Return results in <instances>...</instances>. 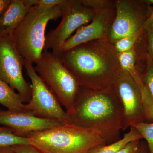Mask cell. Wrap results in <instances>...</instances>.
I'll use <instances>...</instances> for the list:
<instances>
[{
    "label": "cell",
    "mask_w": 153,
    "mask_h": 153,
    "mask_svg": "<svg viewBox=\"0 0 153 153\" xmlns=\"http://www.w3.org/2000/svg\"><path fill=\"white\" fill-rule=\"evenodd\" d=\"M34 66L37 74L54 93L68 115L74 110L79 86L59 57L44 50Z\"/></svg>",
    "instance_id": "5b68a950"
},
{
    "label": "cell",
    "mask_w": 153,
    "mask_h": 153,
    "mask_svg": "<svg viewBox=\"0 0 153 153\" xmlns=\"http://www.w3.org/2000/svg\"><path fill=\"white\" fill-rule=\"evenodd\" d=\"M30 8L25 5L24 0H11L8 7L0 15V36H10Z\"/></svg>",
    "instance_id": "5bb4252c"
},
{
    "label": "cell",
    "mask_w": 153,
    "mask_h": 153,
    "mask_svg": "<svg viewBox=\"0 0 153 153\" xmlns=\"http://www.w3.org/2000/svg\"><path fill=\"white\" fill-rule=\"evenodd\" d=\"M65 0H38L37 5L41 8L50 9L61 4Z\"/></svg>",
    "instance_id": "d4e9b609"
},
{
    "label": "cell",
    "mask_w": 153,
    "mask_h": 153,
    "mask_svg": "<svg viewBox=\"0 0 153 153\" xmlns=\"http://www.w3.org/2000/svg\"><path fill=\"white\" fill-rule=\"evenodd\" d=\"M0 110H1V108H0Z\"/></svg>",
    "instance_id": "4dcf8cb0"
},
{
    "label": "cell",
    "mask_w": 153,
    "mask_h": 153,
    "mask_svg": "<svg viewBox=\"0 0 153 153\" xmlns=\"http://www.w3.org/2000/svg\"><path fill=\"white\" fill-rule=\"evenodd\" d=\"M115 14L116 10L95 11L91 22L88 25L79 28L76 33L65 42L61 52L89 41L107 38L108 30Z\"/></svg>",
    "instance_id": "7c38bea8"
},
{
    "label": "cell",
    "mask_w": 153,
    "mask_h": 153,
    "mask_svg": "<svg viewBox=\"0 0 153 153\" xmlns=\"http://www.w3.org/2000/svg\"><path fill=\"white\" fill-rule=\"evenodd\" d=\"M139 57V49L136 45L130 50L118 53V58L121 68L127 71L138 85L141 93L145 113L150 114L153 112V100L137 68Z\"/></svg>",
    "instance_id": "4fadbf2b"
},
{
    "label": "cell",
    "mask_w": 153,
    "mask_h": 153,
    "mask_svg": "<svg viewBox=\"0 0 153 153\" xmlns=\"http://www.w3.org/2000/svg\"><path fill=\"white\" fill-rule=\"evenodd\" d=\"M11 148L14 153H42L31 144L16 145Z\"/></svg>",
    "instance_id": "603a6c76"
},
{
    "label": "cell",
    "mask_w": 153,
    "mask_h": 153,
    "mask_svg": "<svg viewBox=\"0 0 153 153\" xmlns=\"http://www.w3.org/2000/svg\"><path fill=\"white\" fill-rule=\"evenodd\" d=\"M151 6L144 0H116V14L107 39L112 44L146 25Z\"/></svg>",
    "instance_id": "ba28073f"
},
{
    "label": "cell",
    "mask_w": 153,
    "mask_h": 153,
    "mask_svg": "<svg viewBox=\"0 0 153 153\" xmlns=\"http://www.w3.org/2000/svg\"><path fill=\"white\" fill-rule=\"evenodd\" d=\"M62 5V20L56 29L46 35L44 49H52V54L57 57L60 55L63 44L72 33L90 23L95 13L84 6L81 0H65Z\"/></svg>",
    "instance_id": "52a82bcc"
},
{
    "label": "cell",
    "mask_w": 153,
    "mask_h": 153,
    "mask_svg": "<svg viewBox=\"0 0 153 153\" xmlns=\"http://www.w3.org/2000/svg\"><path fill=\"white\" fill-rule=\"evenodd\" d=\"M26 137L42 153H90L106 145L98 131L72 123L32 132Z\"/></svg>",
    "instance_id": "3957f363"
},
{
    "label": "cell",
    "mask_w": 153,
    "mask_h": 153,
    "mask_svg": "<svg viewBox=\"0 0 153 153\" xmlns=\"http://www.w3.org/2000/svg\"><path fill=\"white\" fill-rule=\"evenodd\" d=\"M0 104L8 110L17 112H25V104L19 93L7 83L0 79Z\"/></svg>",
    "instance_id": "9a60e30c"
},
{
    "label": "cell",
    "mask_w": 153,
    "mask_h": 153,
    "mask_svg": "<svg viewBox=\"0 0 153 153\" xmlns=\"http://www.w3.org/2000/svg\"><path fill=\"white\" fill-rule=\"evenodd\" d=\"M82 4L95 11L116 10V1L111 0H81Z\"/></svg>",
    "instance_id": "44dd1931"
},
{
    "label": "cell",
    "mask_w": 153,
    "mask_h": 153,
    "mask_svg": "<svg viewBox=\"0 0 153 153\" xmlns=\"http://www.w3.org/2000/svg\"><path fill=\"white\" fill-rule=\"evenodd\" d=\"M147 25V24L144 27L133 34L122 38L114 43L113 44L114 46L117 53L126 52L132 49L136 44L141 36L145 33Z\"/></svg>",
    "instance_id": "ac0fdd59"
},
{
    "label": "cell",
    "mask_w": 153,
    "mask_h": 153,
    "mask_svg": "<svg viewBox=\"0 0 153 153\" xmlns=\"http://www.w3.org/2000/svg\"><path fill=\"white\" fill-rule=\"evenodd\" d=\"M151 6V14L149 18V21L150 23L151 26L153 29V6Z\"/></svg>",
    "instance_id": "83f0119b"
},
{
    "label": "cell",
    "mask_w": 153,
    "mask_h": 153,
    "mask_svg": "<svg viewBox=\"0 0 153 153\" xmlns=\"http://www.w3.org/2000/svg\"><path fill=\"white\" fill-rule=\"evenodd\" d=\"M69 116L72 124L99 131L106 145L121 139L124 108L113 84L100 90L80 86Z\"/></svg>",
    "instance_id": "7a4b0ae2"
},
{
    "label": "cell",
    "mask_w": 153,
    "mask_h": 153,
    "mask_svg": "<svg viewBox=\"0 0 153 153\" xmlns=\"http://www.w3.org/2000/svg\"><path fill=\"white\" fill-rule=\"evenodd\" d=\"M146 145L145 143L141 142V144L140 149L139 152L138 153H147V152L146 151Z\"/></svg>",
    "instance_id": "f1b7e54d"
},
{
    "label": "cell",
    "mask_w": 153,
    "mask_h": 153,
    "mask_svg": "<svg viewBox=\"0 0 153 153\" xmlns=\"http://www.w3.org/2000/svg\"><path fill=\"white\" fill-rule=\"evenodd\" d=\"M129 128V131L125 134L123 138L117 141L99 147L90 153H116L124 147L129 143L135 140L143 139L139 132L134 127L130 126Z\"/></svg>",
    "instance_id": "2e32d148"
},
{
    "label": "cell",
    "mask_w": 153,
    "mask_h": 153,
    "mask_svg": "<svg viewBox=\"0 0 153 153\" xmlns=\"http://www.w3.org/2000/svg\"><path fill=\"white\" fill-rule=\"evenodd\" d=\"M24 59L10 36H0V79L18 91L23 103H28L32 85L23 76Z\"/></svg>",
    "instance_id": "9c48e42d"
},
{
    "label": "cell",
    "mask_w": 153,
    "mask_h": 153,
    "mask_svg": "<svg viewBox=\"0 0 153 153\" xmlns=\"http://www.w3.org/2000/svg\"><path fill=\"white\" fill-rule=\"evenodd\" d=\"M23 144L31 145V140L28 138L16 135L6 127H0V147H11Z\"/></svg>",
    "instance_id": "e0dca14e"
},
{
    "label": "cell",
    "mask_w": 153,
    "mask_h": 153,
    "mask_svg": "<svg viewBox=\"0 0 153 153\" xmlns=\"http://www.w3.org/2000/svg\"><path fill=\"white\" fill-rule=\"evenodd\" d=\"M146 47L148 56L153 61V29L149 19L146 32Z\"/></svg>",
    "instance_id": "7402d4cb"
},
{
    "label": "cell",
    "mask_w": 153,
    "mask_h": 153,
    "mask_svg": "<svg viewBox=\"0 0 153 153\" xmlns=\"http://www.w3.org/2000/svg\"><path fill=\"white\" fill-rule=\"evenodd\" d=\"M130 126L139 132L146 141L149 153H153V123H135L131 124Z\"/></svg>",
    "instance_id": "ffe728a7"
},
{
    "label": "cell",
    "mask_w": 153,
    "mask_h": 153,
    "mask_svg": "<svg viewBox=\"0 0 153 153\" xmlns=\"http://www.w3.org/2000/svg\"><path fill=\"white\" fill-rule=\"evenodd\" d=\"M62 4L50 9L35 6L30 8L10 36L17 49L25 60L36 63L45 47V30L48 22L62 17Z\"/></svg>",
    "instance_id": "277c9868"
},
{
    "label": "cell",
    "mask_w": 153,
    "mask_h": 153,
    "mask_svg": "<svg viewBox=\"0 0 153 153\" xmlns=\"http://www.w3.org/2000/svg\"><path fill=\"white\" fill-rule=\"evenodd\" d=\"M113 84L123 106L122 131L132 123L146 122L140 90L131 75L120 68Z\"/></svg>",
    "instance_id": "30bf717a"
},
{
    "label": "cell",
    "mask_w": 153,
    "mask_h": 153,
    "mask_svg": "<svg viewBox=\"0 0 153 153\" xmlns=\"http://www.w3.org/2000/svg\"><path fill=\"white\" fill-rule=\"evenodd\" d=\"M24 67L32 85L31 98L25 104L26 112L41 118L58 120L66 124L72 123L56 96L37 74L33 63L25 59Z\"/></svg>",
    "instance_id": "8992f818"
},
{
    "label": "cell",
    "mask_w": 153,
    "mask_h": 153,
    "mask_svg": "<svg viewBox=\"0 0 153 153\" xmlns=\"http://www.w3.org/2000/svg\"><path fill=\"white\" fill-rule=\"evenodd\" d=\"M141 144L140 140L133 141L116 153H138L140 149Z\"/></svg>",
    "instance_id": "cb8c5ba5"
},
{
    "label": "cell",
    "mask_w": 153,
    "mask_h": 153,
    "mask_svg": "<svg viewBox=\"0 0 153 153\" xmlns=\"http://www.w3.org/2000/svg\"><path fill=\"white\" fill-rule=\"evenodd\" d=\"M144 1L149 5H153V0H144Z\"/></svg>",
    "instance_id": "f546056e"
},
{
    "label": "cell",
    "mask_w": 153,
    "mask_h": 153,
    "mask_svg": "<svg viewBox=\"0 0 153 153\" xmlns=\"http://www.w3.org/2000/svg\"><path fill=\"white\" fill-rule=\"evenodd\" d=\"M11 0H0V15L8 7Z\"/></svg>",
    "instance_id": "484cf974"
},
{
    "label": "cell",
    "mask_w": 153,
    "mask_h": 153,
    "mask_svg": "<svg viewBox=\"0 0 153 153\" xmlns=\"http://www.w3.org/2000/svg\"><path fill=\"white\" fill-rule=\"evenodd\" d=\"M0 124L10 129L15 135L26 137L29 134L66 124L55 119L41 118L25 112L0 110Z\"/></svg>",
    "instance_id": "8fae6325"
},
{
    "label": "cell",
    "mask_w": 153,
    "mask_h": 153,
    "mask_svg": "<svg viewBox=\"0 0 153 153\" xmlns=\"http://www.w3.org/2000/svg\"><path fill=\"white\" fill-rule=\"evenodd\" d=\"M79 86L100 90L113 83L121 67L118 53L107 38L77 45L58 57Z\"/></svg>",
    "instance_id": "6da1fadb"
},
{
    "label": "cell",
    "mask_w": 153,
    "mask_h": 153,
    "mask_svg": "<svg viewBox=\"0 0 153 153\" xmlns=\"http://www.w3.org/2000/svg\"><path fill=\"white\" fill-rule=\"evenodd\" d=\"M0 153H14L11 147H0Z\"/></svg>",
    "instance_id": "4316f807"
},
{
    "label": "cell",
    "mask_w": 153,
    "mask_h": 153,
    "mask_svg": "<svg viewBox=\"0 0 153 153\" xmlns=\"http://www.w3.org/2000/svg\"><path fill=\"white\" fill-rule=\"evenodd\" d=\"M140 66L139 71L143 82L149 91L153 100V61L148 54ZM152 123H153V119Z\"/></svg>",
    "instance_id": "d6986e66"
}]
</instances>
